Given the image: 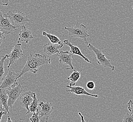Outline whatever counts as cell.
Wrapping results in <instances>:
<instances>
[{
	"mask_svg": "<svg viewBox=\"0 0 133 122\" xmlns=\"http://www.w3.org/2000/svg\"><path fill=\"white\" fill-rule=\"evenodd\" d=\"M51 57L47 58L46 55L43 56L39 54H30L28 56V58L26 64L19 73L18 79L26 72H30L36 74L38 71V69L40 66L46 64H51Z\"/></svg>",
	"mask_w": 133,
	"mask_h": 122,
	"instance_id": "6da1fadb",
	"label": "cell"
},
{
	"mask_svg": "<svg viewBox=\"0 0 133 122\" xmlns=\"http://www.w3.org/2000/svg\"><path fill=\"white\" fill-rule=\"evenodd\" d=\"M65 29L68 30L69 35L70 38H78L82 39L84 41V43L88 44L87 38L89 37L88 33L87 27L79 22H77L73 27H65Z\"/></svg>",
	"mask_w": 133,
	"mask_h": 122,
	"instance_id": "7a4b0ae2",
	"label": "cell"
},
{
	"mask_svg": "<svg viewBox=\"0 0 133 122\" xmlns=\"http://www.w3.org/2000/svg\"><path fill=\"white\" fill-rule=\"evenodd\" d=\"M4 17H7L9 19L11 24L18 29L24 26L25 24L28 23L30 20L28 16L21 11H18L17 12H12L10 11L7 13L4 14Z\"/></svg>",
	"mask_w": 133,
	"mask_h": 122,
	"instance_id": "3957f363",
	"label": "cell"
},
{
	"mask_svg": "<svg viewBox=\"0 0 133 122\" xmlns=\"http://www.w3.org/2000/svg\"><path fill=\"white\" fill-rule=\"evenodd\" d=\"M87 48L89 50L93 51L95 53L98 64L102 65L104 68L108 67L110 68L112 71H114L115 69V66H113L111 64L110 60L106 57L105 55L102 53V51L95 48L90 43H88Z\"/></svg>",
	"mask_w": 133,
	"mask_h": 122,
	"instance_id": "277c9868",
	"label": "cell"
},
{
	"mask_svg": "<svg viewBox=\"0 0 133 122\" xmlns=\"http://www.w3.org/2000/svg\"><path fill=\"white\" fill-rule=\"evenodd\" d=\"M19 73H16L10 71L9 69V72L0 83V89H8L12 88L18 85L17 80Z\"/></svg>",
	"mask_w": 133,
	"mask_h": 122,
	"instance_id": "5b68a950",
	"label": "cell"
},
{
	"mask_svg": "<svg viewBox=\"0 0 133 122\" xmlns=\"http://www.w3.org/2000/svg\"><path fill=\"white\" fill-rule=\"evenodd\" d=\"M23 88L22 85L18 84L16 87L7 89L8 95V106L11 108L14 104L16 101L19 97Z\"/></svg>",
	"mask_w": 133,
	"mask_h": 122,
	"instance_id": "8992f818",
	"label": "cell"
},
{
	"mask_svg": "<svg viewBox=\"0 0 133 122\" xmlns=\"http://www.w3.org/2000/svg\"><path fill=\"white\" fill-rule=\"evenodd\" d=\"M23 53L21 48V44L18 42L16 44L12 49V51L9 55H7V58L9 64L6 67L8 69L10 68V65L14 64L18 59L23 56Z\"/></svg>",
	"mask_w": 133,
	"mask_h": 122,
	"instance_id": "52a82bcc",
	"label": "cell"
},
{
	"mask_svg": "<svg viewBox=\"0 0 133 122\" xmlns=\"http://www.w3.org/2000/svg\"><path fill=\"white\" fill-rule=\"evenodd\" d=\"M17 28L13 26L7 17H4L0 10V30L4 34H10Z\"/></svg>",
	"mask_w": 133,
	"mask_h": 122,
	"instance_id": "ba28073f",
	"label": "cell"
},
{
	"mask_svg": "<svg viewBox=\"0 0 133 122\" xmlns=\"http://www.w3.org/2000/svg\"><path fill=\"white\" fill-rule=\"evenodd\" d=\"M39 106L41 108V110L40 111H39L38 114L40 117L41 118L45 117L47 122L54 109L51 103L49 102H44L43 101H39Z\"/></svg>",
	"mask_w": 133,
	"mask_h": 122,
	"instance_id": "9c48e42d",
	"label": "cell"
},
{
	"mask_svg": "<svg viewBox=\"0 0 133 122\" xmlns=\"http://www.w3.org/2000/svg\"><path fill=\"white\" fill-rule=\"evenodd\" d=\"M59 57V63L61 64H66L69 66L66 70H74L72 64V55L73 54L69 51H60L59 53L57 54Z\"/></svg>",
	"mask_w": 133,
	"mask_h": 122,
	"instance_id": "30bf717a",
	"label": "cell"
},
{
	"mask_svg": "<svg viewBox=\"0 0 133 122\" xmlns=\"http://www.w3.org/2000/svg\"><path fill=\"white\" fill-rule=\"evenodd\" d=\"M35 93L31 91H26L20 96L19 102L21 106L26 109L27 112L26 114L29 113V106L33 101V95Z\"/></svg>",
	"mask_w": 133,
	"mask_h": 122,
	"instance_id": "8fae6325",
	"label": "cell"
},
{
	"mask_svg": "<svg viewBox=\"0 0 133 122\" xmlns=\"http://www.w3.org/2000/svg\"><path fill=\"white\" fill-rule=\"evenodd\" d=\"M63 44L52 43L51 42L45 44L43 46L44 52L47 55L52 56L55 54L59 53L60 51L59 49L63 47Z\"/></svg>",
	"mask_w": 133,
	"mask_h": 122,
	"instance_id": "7c38bea8",
	"label": "cell"
},
{
	"mask_svg": "<svg viewBox=\"0 0 133 122\" xmlns=\"http://www.w3.org/2000/svg\"><path fill=\"white\" fill-rule=\"evenodd\" d=\"M34 37L31 30H28L25 26H22L21 30L19 33V38L18 42H24L26 43H28Z\"/></svg>",
	"mask_w": 133,
	"mask_h": 122,
	"instance_id": "4fadbf2b",
	"label": "cell"
},
{
	"mask_svg": "<svg viewBox=\"0 0 133 122\" xmlns=\"http://www.w3.org/2000/svg\"><path fill=\"white\" fill-rule=\"evenodd\" d=\"M66 87L68 88H66V91L70 92L76 95H81V94H84L88 96H90L94 97L97 98L98 97V95L96 94H91L87 92L84 89V87H74V86H66Z\"/></svg>",
	"mask_w": 133,
	"mask_h": 122,
	"instance_id": "5bb4252c",
	"label": "cell"
},
{
	"mask_svg": "<svg viewBox=\"0 0 133 122\" xmlns=\"http://www.w3.org/2000/svg\"><path fill=\"white\" fill-rule=\"evenodd\" d=\"M63 43L65 45H66L67 46H69L70 48L71 49L70 50V52H71L73 54V55H76L81 56L82 58L84 60V61L87 62V63H92V62L90 61L88 58L84 56V55L82 53L81 51L80 50L79 48L77 47V46H74V45H73L68 40H65L63 41Z\"/></svg>",
	"mask_w": 133,
	"mask_h": 122,
	"instance_id": "9a60e30c",
	"label": "cell"
},
{
	"mask_svg": "<svg viewBox=\"0 0 133 122\" xmlns=\"http://www.w3.org/2000/svg\"><path fill=\"white\" fill-rule=\"evenodd\" d=\"M8 95L7 89H0V104L4 108L9 116L10 113L9 111V107L8 106Z\"/></svg>",
	"mask_w": 133,
	"mask_h": 122,
	"instance_id": "2e32d148",
	"label": "cell"
},
{
	"mask_svg": "<svg viewBox=\"0 0 133 122\" xmlns=\"http://www.w3.org/2000/svg\"><path fill=\"white\" fill-rule=\"evenodd\" d=\"M81 72V71H78L77 70H74L70 76L67 78V79L70 81V83L69 84L70 86H74L76 85V82L80 78Z\"/></svg>",
	"mask_w": 133,
	"mask_h": 122,
	"instance_id": "e0dca14e",
	"label": "cell"
},
{
	"mask_svg": "<svg viewBox=\"0 0 133 122\" xmlns=\"http://www.w3.org/2000/svg\"><path fill=\"white\" fill-rule=\"evenodd\" d=\"M39 100L37 99L36 94L35 93L33 95V101L29 106V112L37 113L39 112Z\"/></svg>",
	"mask_w": 133,
	"mask_h": 122,
	"instance_id": "ac0fdd59",
	"label": "cell"
},
{
	"mask_svg": "<svg viewBox=\"0 0 133 122\" xmlns=\"http://www.w3.org/2000/svg\"><path fill=\"white\" fill-rule=\"evenodd\" d=\"M7 58V55H5L4 56L1 57L0 59V83L2 81L3 79L4 78V63L6 59Z\"/></svg>",
	"mask_w": 133,
	"mask_h": 122,
	"instance_id": "d6986e66",
	"label": "cell"
},
{
	"mask_svg": "<svg viewBox=\"0 0 133 122\" xmlns=\"http://www.w3.org/2000/svg\"><path fill=\"white\" fill-rule=\"evenodd\" d=\"M43 35L48 37L50 42L52 43L59 44L62 43V41L59 40V39L58 37H57L56 36L50 34V33H47L45 32H43Z\"/></svg>",
	"mask_w": 133,
	"mask_h": 122,
	"instance_id": "ffe728a7",
	"label": "cell"
},
{
	"mask_svg": "<svg viewBox=\"0 0 133 122\" xmlns=\"http://www.w3.org/2000/svg\"><path fill=\"white\" fill-rule=\"evenodd\" d=\"M39 112L37 113H33V114L32 116L29 120L31 122H39L41 121V117L39 115Z\"/></svg>",
	"mask_w": 133,
	"mask_h": 122,
	"instance_id": "44dd1931",
	"label": "cell"
},
{
	"mask_svg": "<svg viewBox=\"0 0 133 122\" xmlns=\"http://www.w3.org/2000/svg\"><path fill=\"white\" fill-rule=\"evenodd\" d=\"M123 122H133V113H127L124 117Z\"/></svg>",
	"mask_w": 133,
	"mask_h": 122,
	"instance_id": "7402d4cb",
	"label": "cell"
},
{
	"mask_svg": "<svg viewBox=\"0 0 133 122\" xmlns=\"http://www.w3.org/2000/svg\"><path fill=\"white\" fill-rule=\"evenodd\" d=\"M87 87L89 90H92L93 89H95V82L92 81L88 82L87 84Z\"/></svg>",
	"mask_w": 133,
	"mask_h": 122,
	"instance_id": "603a6c76",
	"label": "cell"
},
{
	"mask_svg": "<svg viewBox=\"0 0 133 122\" xmlns=\"http://www.w3.org/2000/svg\"><path fill=\"white\" fill-rule=\"evenodd\" d=\"M127 107L129 112L133 113V99L129 101L127 103Z\"/></svg>",
	"mask_w": 133,
	"mask_h": 122,
	"instance_id": "cb8c5ba5",
	"label": "cell"
},
{
	"mask_svg": "<svg viewBox=\"0 0 133 122\" xmlns=\"http://www.w3.org/2000/svg\"><path fill=\"white\" fill-rule=\"evenodd\" d=\"M5 37L4 34L2 32V31L0 30V46L2 44L3 42L5 40Z\"/></svg>",
	"mask_w": 133,
	"mask_h": 122,
	"instance_id": "d4e9b609",
	"label": "cell"
},
{
	"mask_svg": "<svg viewBox=\"0 0 133 122\" xmlns=\"http://www.w3.org/2000/svg\"><path fill=\"white\" fill-rule=\"evenodd\" d=\"M2 5L3 6H8L9 0H1Z\"/></svg>",
	"mask_w": 133,
	"mask_h": 122,
	"instance_id": "484cf974",
	"label": "cell"
},
{
	"mask_svg": "<svg viewBox=\"0 0 133 122\" xmlns=\"http://www.w3.org/2000/svg\"><path fill=\"white\" fill-rule=\"evenodd\" d=\"M5 110H3V111H2L1 112H0V122L1 121V120L2 119V117H3V116L4 114H6V112H5Z\"/></svg>",
	"mask_w": 133,
	"mask_h": 122,
	"instance_id": "4316f807",
	"label": "cell"
},
{
	"mask_svg": "<svg viewBox=\"0 0 133 122\" xmlns=\"http://www.w3.org/2000/svg\"><path fill=\"white\" fill-rule=\"evenodd\" d=\"M78 114L81 117V122H85V120H84V117L82 116V114H81V113H80V112H79L78 113Z\"/></svg>",
	"mask_w": 133,
	"mask_h": 122,
	"instance_id": "83f0119b",
	"label": "cell"
},
{
	"mask_svg": "<svg viewBox=\"0 0 133 122\" xmlns=\"http://www.w3.org/2000/svg\"><path fill=\"white\" fill-rule=\"evenodd\" d=\"M5 110L4 108L3 107L2 105L0 104V112H1L2 111H3V110Z\"/></svg>",
	"mask_w": 133,
	"mask_h": 122,
	"instance_id": "f1b7e54d",
	"label": "cell"
},
{
	"mask_svg": "<svg viewBox=\"0 0 133 122\" xmlns=\"http://www.w3.org/2000/svg\"><path fill=\"white\" fill-rule=\"evenodd\" d=\"M7 122H12V120H11L10 119V116H9L8 117V120H7Z\"/></svg>",
	"mask_w": 133,
	"mask_h": 122,
	"instance_id": "f546056e",
	"label": "cell"
},
{
	"mask_svg": "<svg viewBox=\"0 0 133 122\" xmlns=\"http://www.w3.org/2000/svg\"><path fill=\"white\" fill-rule=\"evenodd\" d=\"M132 9H133V6H132Z\"/></svg>",
	"mask_w": 133,
	"mask_h": 122,
	"instance_id": "4dcf8cb0",
	"label": "cell"
}]
</instances>
